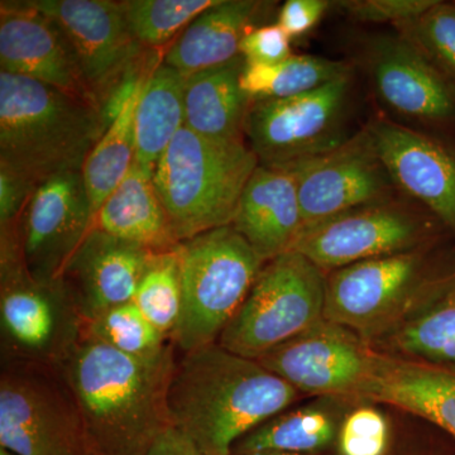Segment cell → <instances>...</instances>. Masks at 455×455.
I'll use <instances>...</instances> for the list:
<instances>
[{"instance_id":"cell-19","label":"cell","mask_w":455,"mask_h":455,"mask_svg":"<svg viewBox=\"0 0 455 455\" xmlns=\"http://www.w3.org/2000/svg\"><path fill=\"white\" fill-rule=\"evenodd\" d=\"M154 253L92 227L62 275L83 322L116 305L133 301Z\"/></svg>"},{"instance_id":"cell-25","label":"cell","mask_w":455,"mask_h":455,"mask_svg":"<svg viewBox=\"0 0 455 455\" xmlns=\"http://www.w3.org/2000/svg\"><path fill=\"white\" fill-rule=\"evenodd\" d=\"M185 79L161 62L140 89L134 110L136 156L134 163L154 176L167 147L184 127Z\"/></svg>"},{"instance_id":"cell-40","label":"cell","mask_w":455,"mask_h":455,"mask_svg":"<svg viewBox=\"0 0 455 455\" xmlns=\"http://www.w3.org/2000/svg\"><path fill=\"white\" fill-rule=\"evenodd\" d=\"M252 455H305V454L286 453V451H266V453H259V454H252Z\"/></svg>"},{"instance_id":"cell-7","label":"cell","mask_w":455,"mask_h":455,"mask_svg":"<svg viewBox=\"0 0 455 455\" xmlns=\"http://www.w3.org/2000/svg\"><path fill=\"white\" fill-rule=\"evenodd\" d=\"M326 275L290 251L268 260L217 343L259 361L324 319Z\"/></svg>"},{"instance_id":"cell-13","label":"cell","mask_w":455,"mask_h":455,"mask_svg":"<svg viewBox=\"0 0 455 455\" xmlns=\"http://www.w3.org/2000/svg\"><path fill=\"white\" fill-rule=\"evenodd\" d=\"M94 224L82 171L44 180L33 191L16 228L20 256L32 276L62 278Z\"/></svg>"},{"instance_id":"cell-30","label":"cell","mask_w":455,"mask_h":455,"mask_svg":"<svg viewBox=\"0 0 455 455\" xmlns=\"http://www.w3.org/2000/svg\"><path fill=\"white\" fill-rule=\"evenodd\" d=\"M178 245L152 254L133 299L147 319L170 340L179 324L182 307Z\"/></svg>"},{"instance_id":"cell-20","label":"cell","mask_w":455,"mask_h":455,"mask_svg":"<svg viewBox=\"0 0 455 455\" xmlns=\"http://www.w3.org/2000/svg\"><path fill=\"white\" fill-rule=\"evenodd\" d=\"M232 226L265 262L290 252L304 228L295 172L289 166L259 164Z\"/></svg>"},{"instance_id":"cell-8","label":"cell","mask_w":455,"mask_h":455,"mask_svg":"<svg viewBox=\"0 0 455 455\" xmlns=\"http://www.w3.org/2000/svg\"><path fill=\"white\" fill-rule=\"evenodd\" d=\"M0 447L18 455H100L59 368L5 362Z\"/></svg>"},{"instance_id":"cell-39","label":"cell","mask_w":455,"mask_h":455,"mask_svg":"<svg viewBox=\"0 0 455 455\" xmlns=\"http://www.w3.org/2000/svg\"><path fill=\"white\" fill-rule=\"evenodd\" d=\"M147 455H206L193 439L178 427H170L163 431Z\"/></svg>"},{"instance_id":"cell-12","label":"cell","mask_w":455,"mask_h":455,"mask_svg":"<svg viewBox=\"0 0 455 455\" xmlns=\"http://www.w3.org/2000/svg\"><path fill=\"white\" fill-rule=\"evenodd\" d=\"M281 166L295 172L304 227L391 199L397 190L367 127L325 154Z\"/></svg>"},{"instance_id":"cell-21","label":"cell","mask_w":455,"mask_h":455,"mask_svg":"<svg viewBox=\"0 0 455 455\" xmlns=\"http://www.w3.org/2000/svg\"><path fill=\"white\" fill-rule=\"evenodd\" d=\"M355 396L398 407L455 438V371L371 352Z\"/></svg>"},{"instance_id":"cell-6","label":"cell","mask_w":455,"mask_h":455,"mask_svg":"<svg viewBox=\"0 0 455 455\" xmlns=\"http://www.w3.org/2000/svg\"><path fill=\"white\" fill-rule=\"evenodd\" d=\"M83 317L64 278L32 276L16 235L2 236L3 363L59 367L83 335Z\"/></svg>"},{"instance_id":"cell-36","label":"cell","mask_w":455,"mask_h":455,"mask_svg":"<svg viewBox=\"0 0 455 455\" xmlns=\"http://www.w3.org/2000/svg\"><path fill=\"white\" fill-rule=\"evenodd\" d=\"M239 53L245 65L278 64L292 56L291 38L278 25L257 27L244 36Z\"/></svg>"},{"instance_id":"cell-9","label":"cell","mask_w":455,"mask_h":455,"mask_svg":"<svg viewBox=\"0 0 455 455\" xmlns=\"http://www.w3.org/2000/svg\"><path fill=\"white\" fill-rule=\"evenodd\" d=\"M352 88L350 74L298 97L252 101L244 134L259 164L298 163L346 142Z\"/></svg>"},{"instance_id":"cell-11","label":"cell","mask_w":455,"mask_h":455,"mask_svg":"<svg viewBox=\"0 0 455 455\" xmlns=\"http://www.w3.org/2000/svg\"><path fill=\"white\" fill-rule=\"evenodd\" d=\"M362 65L387 118L416 130L455 121V85L400 35H377Z\"/></svg>"},{"instance_id":"cell-37","label":"cell","mask_w":455,"mask_h":455,"mask_svg":"<svg viewBox=\"0 0 455 455\" xmlns=\"http://www.w3.org/2000/svg\"><path fill=\"white\" fill-rule=\"evenodd\" d=\"M37 188L8 167L0 164V227L2 230L17 227L27 203Z\"/></svg>"},{"instance_id":"cell-3","label":"cell","mask_w":455,"mask_h":455,"mask_svg":"<svg viewBox=\"0 0 455 455\" xmlns=\"http://www.w3.org/2000/svg\"><path fill=\"white\" fill-rule=\"evenodd\" d=\"M101 131L98 108L47 84L0 71V164L40 185L82 171Z\"/></svg>"},{"instance_id":"cell-26","label":"cell","mask_w":455,"mask_h":455,"mask_svg":"<svg viewBox=\"0 0 455 455\" xmlns=\"http://www.w3.org/2000/svg\"><path fill=\"white\" fill-rule=\"evenodd\" d=\"M350 74L352 68L343 61L292 55L275 65H244L241 86L252 101L286 99L307 94Z\"/></svg>"},{"instance_id":"cell-35","label":"cell","mask_w":455,"mask_h":455,"mask_svg":"<svg viewBox=\"0 0 455 455\" xmlns=\"http://www.w3.org/2000/svg\"><path fill=\"white\" fill-rule=\"evenodd\" d=\"M436 0H346L335 3L357 22L392 23L414 20L435 4Z\"/></svg>"},{"instance_id":"cell-1","label":"cell","mask_w":455,"mask_h":455,"mask_svg":"<svg viewBox=\"0 0 455 455\" xmlns=\"http://www.w3.org/2000/svg\"><path fill=\"white\" fill-rule=\"evenodd\" d=\"M173 343L154 357L137 358L84 337L59 370L100 455H147L172 427L167 395Z\"/></svg>"},{"instance_id":"cell-22","label":"cell","mask_w":455,"mask_h":455,"mask_svg":"<svg viewBox=\"0 0 455 455\" xmlns=\"http://www.w3.org/2000/svg\"><path fill=\"white\" fill-rule=\"evenodd\" d=\"M267 3L256 0H218L204 11L173 42L164 62L185 79L241 57L239 47L254 20Z\"/></svg>"},{"instance_id":"cell-31","label":"cell","mask_w":455,"mask_h":455,"mask_svg":"<svg viewBox=\"0 0 455 455\" xmlns=\"http://www.w3.org/2000/svg\"><path fill=\"white\" fill-rule=\"evenodd\" d=\"M218 0H127L121 2L127 25L140 46L157 50L169 44Z\"/></svg>"},{"instance_id":"cell-32","label":"cell","mask_w":455,"mask_h":455,"mask_svg":"<svg viewBox=\"0 0 455 455\" xmlns=\"http://www.w3.org/2000/svg\"><path fill=\"white\" fill-rule=\"evenodd\" d=\"M396 346L429 363H455V292L398 331Z\"/></svg>"},{"instance_id":"cell-4","label":"cell","mask_w":455,"mask_h":455,"mask_svg":"<svg viewBox=\"0 0 455 455\" xmlns=\"http://www.w3.org/2000/svg\"><path fill=\"white\" fill-rule=\"evenodd\" d=\"M243 140H214L182 127L154 172L158 196L179 242L232 226L248 180L259 166Z\"/></svg>"},{"instance_id":"cell-41","label":"cell","mask_w":455,"mask_h":455,"mask_svg":"<svg viewBox=\"0 0 455 455\" xmlns=\"http://www.w3.org/2000/svg\"><path fill=\"white\" fill-rule=\"evenodd\" d=\"M0 455H18L14 451H9L7 448L0 447Z\"/></svg>"},{"instance_id":"cell-5","label":"cell","mask_w":455,"mask_h":455,"mask_svg":"<svg viewBox=\"0 0 455 455\" xmlns=\"http://www.w3.org/2000/svg\"><path fill=\"white\" fill-rule=\"evenodd\" d=\"M178 251L182 307L172 341L188 353L217 343L266 262L233 226L180 242Z\"/></svg>"},{"instance_id":"cell-27","label":"cell","mask_w":455,"mask_h":455,"mask_svg":"<svg viewBox=\"0 0 455 455\" xmlns=\"http://www.w3.org/2000/svg\"><path fill=\"white\" fill-rule=\"evenodd\" d=\"M337 436V423L331 411L320 407H304L275 416L236 443L239 455L286 451L309 453L328 447Z\"/></svg>"},{"instance_id":"cell-33","label":"cell","mask_w":455,"mask_h":455,"mask_svg":"<svg viewBox=\"0 0 455 455\" xmlns=\"http://www.w3.org/2000/svg\"><path fill=\"white\" fill-rule=\"evenodd\" d=\"M395 28L455 85V3L436 0L421 16Z\"/></svg>"},{"instance_id":"cell-16","label":"cell","mask_w":455,"mask_h":455,"mask_svg":"<svg viewBox=\"0 0 455 455\" xmlns=\"http://www.w3.org/2000/svg\"><path fill=\"white\" fill-rule=\"evenodd\" d=\"M370 355L358 334L322 319L259 362L298 391L350 396L357 394Z\"/></svg>"},{"instance_id":"cell-2","label":"cell","mask_w":455,"mask_h":455,"mask_svg":"<svg viewBox=\"0 0 455 455\" xmlns=\"http://www.w3.org/2000/svg\"><path fill=\"white\" fill-rule=\"evenodd\" d=\"M298 390L259 361L218 343L185 353L171 379L172 427L206 455H230L239 439L291 405Z\"/></svg>"},{"instance_id":"cell-34","label":"cell","mask_w":455,"mask_h":455,"mask_svg":"<svg viewBox=\"0 0 455 455\" xmlns=\"http://www.w3.org/2000/svg\"><path fill=\"white\" fill-rule=\"evenodd\" d=\"M388 443L390 427L387 419L373 407H359L341 423V455H385Z\"/></svg>"},{"instance_id":"cell-10","label":"cell","mask_w":455,"mask_h":455,"mask_svg":"<svg viewBox=\"0 0 455 455\" xmlns=\"http://www.w3.org/2000/svg\"><path fill=\"white\" fill-rule=\"evenodd\" d=\"M430 221L397 197L350 209L302 228L292 250L331 272L363 260L418 251Z\"/></svg>"},{"instance_id":"cell-17","label":"cell","mask_w":455,"mask_h":455,"mask_svg":"<svg viewBox=\"0 0 455 455\" xmlns=\"http://www.w3.org/2000/svg\"><path fill=\"white\" fill-rule=\"evenodd\" d=\"M397 190L455 230V152L423 131L377 116L366 125Z\"/></svg>"},{"instance_id":"cell-14","label":"cell","mask_w":455,"mask_h":455,"mask_svg":"<svg viewBox=\"0 0 455 455\" xmlns=\"http://www.w3.org/2000/svg\"><path fill=\"white\" fill-rule=\"evenodd\" d=\"M420 251L363 260L326 275L324 319L371 335L411 300L424 284Z\"/></svg>"},{"instance_id":"cell-18","label":"cell","mask_w":455,"mask_h":455,"mask_svg":"<svg viewBox=\"0 0 455 455\" xmlns=\"http://www.w3.org/2000/svg\"><path fill=\"white\" fill-rule=\"evenodd\" d=\"M0 66L5 73L47 84L98 108L64 33L27 2L2 3Z\"/></svg>"},{"instance_id":"cell-28","label":"cell","mask_w":455,"mask_h":455,"mask_svg":"<svg viewBox=\"0 0 455 455\" xmlns=\"http://www.w3.org/2000/svg\"><path fill=\"white\" fill-rule=\"evenodd\" d=\"M142 86L131 98L121 116L108 128L97 145L92 147L84 164L83 178L94 218L108 196L130 172L132 164L134 163V156H136L134 110H136Z\"/></svg>"},{"instance_id":"cell-15","label":"cell","mask_w":455,"mask_h":455,"mask_svg":"<svg viewBox=\"0 0 455 455\" xmlns=\"http://www.w3.org/2000/svg\"><path fill=\"white\" fill-rule=\"evenodd\" d=\"M64 33L90 92H104L147 49L132 35L121 2L110 0H31Z\"/></svg>"},{"instance_id":"cell-23","label":"cell","mask_w":455,"mask_h":455,"mask_svg":"<svg viewBox=\"0 0 455 455\" xmlns=\"http://www.w3.org/2000/svg\"><path fill=\"white\" fill-rule=\"evenodd\" d=\"M92 227L152 252L172 250L180 243L156 190L154 176L136 163L100 206Z\"/></svg>"},{"instance_id":"cell-24","label":"cell","mask_w":455,"mask_h":455,"mask_svg":"<svg viewBox=\"0 0 455 455\" xmlns=\"http://www.w3.org/2000/svg\"><path fill=\"white\" fill-rule=\"evenodd\" d=\"M243 57L191 75L185 82V127L205 139L243 140L252 100L241 86Z\"/></svg>"},{"instance_id":"cell-38","label":"cell","mask_w":455,"mask_h":455,"mask_svg":"<svg viewBox=\"0 0 455 455\" xmlns=\"http://www.w3.org/2000/svg\"><path fill=\"white\" fill-rule=\"evenodd\" d=\"M331 4L326 0H287L278 13L277 25L290 38L301 37L319 23Z\"/></svg>"},{"instance_id":"cell-29","label":"cell","mask_w":455,"mask_h":455,"mask_svg":"<svg viewBox=\"0 0 455 455\" xmlns=\"http://www.w3.org/2000/svg\"><path fill=\"white\" fill-rule=\"evenodd\" d=\"M83 335L137 358L154 357L170 343L134 301L116 305L85 320Z\"/></svg>"}]
</instances>
